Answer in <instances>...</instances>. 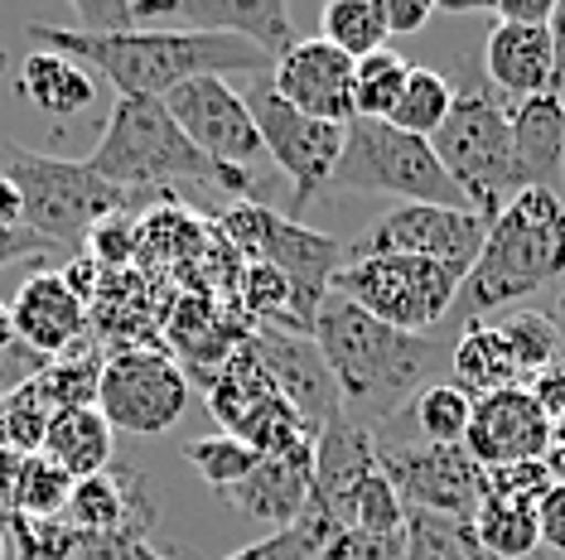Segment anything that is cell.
Instances as JSON below:
<instances>
[{
	"label": "cell",
	"instance_id": "6da1fadb",
	"mask_svg": "<svg viewBox=\"0 0 565 560\" xmlns=\"http://www.w3.org/2000/svg\"><path fill=\"white\" fill-rule=\"evenodd\" d=\"M34 49L63 54L83 68L102 73L117 97L164 101L174 87L194 78H223V73H266L271 58L237 34H203V30H150V34H78L68 24L34 20L24 30Z\"/></svg>",
	"mask_w": 565,
	"mask_h": 560
},
{
	"label": "cell",
	"instance_id": "7a4b0ae2",
	"mask_svg": "<svg viewBox=\"0 0 565 560\" xmlns=\"http://www.w3.org/2000/svg\"><path fill=\"white\" fill-rule=\"evenodd\" d=\"M310 338L319 343L333 381H339L343 416H353L367 430L377 420H392L406 401H416L430 387L435 338L402 334L343 295H329L319 304Z\"/></svg>",
	"mask_w": 565,
	"mask_h": 560
},
{
	"label": "cell",
	"instance_id": "3957f363",
	"mask_svg": "<svg viewBox=\"0 0 565 560\" xmlns=\"http://www.w3.org/2000/svg\"><path fill=\"white\" fill-rule=\"evenodd\" d=\"M87 170L97 180L126 189V194H150L160 184L194 180L247 203V194L256 189L252 170H233V164L209 160L194 140L179 131V121L164 111V101H146V97H117L107 131H102L93 155H87Z\"/></svg>",
	"mask_w": 565,
	"mask_h": 560
},
{
	"label": "cell",
	"instance_id": "277c9868",
	"mask_svg": "<svg viewBox=\"0 0 565 560\" xmlns=\"http://www.w3.org/2000/svg\"><path fill=\"white\" fill-rule=\"evenodd\" d=\"M565 271V198L546 189H522L518 198L488 223L483 251L459 286V310L469 320L526 300Z\"/></svg>",
	"mask_w": 565,
	"mask_h": 560
},
{
	"label": "cell",
	"instance_id": "5b68a950",
	"mask_svg": "<svg viewBox=\"0 0 565 560\" xmlns=\"http://www.w3.org/2000/svg\"><path fill=\"white\" fill-rule=\"evenodd\" d=\"M0 174L15 184L24 203V227L44 237L49 247H87L97 223L117 218L136 208L146 194H126V189L97 180L87 160H54L40 150H24L20 140L0 136Z\"/></svg>",
	"mask_w": 565,
	"mask_h": 560
},
{
	"label": "cell",
	"instance_id": "8992f818",
	"mask_svg": "<svg viewBox=\"0 0 565 560\" xmlns=\"http://www.w3.org/2000/svg\"><path fill=\"white\" fill-rule=\"evenodd\" d=\"M435 160L459 184V194L483 223H493L512 198L522 194L518 155H512V126L508 107L498 101L493 87H469L455 93L445 126L430 136Z\"/></svg>",
	"mask_w": 565,
	"mask_h": 560
},
{
	"label": "cell",
	"instance_id": "52a82bcc",
	"mask_svg": "<svg viewBox=\"0 0 565 560\" xmlns=\"http://www.w3.org/2000/svg\"><path fill=\"white\" fill-rule=\"evenodd\" d=\"M329 189L333 194H387L402 203H430V208H469L459 184L435 160L430 140L363 117L343 126V155L333 164Z\"/></svg>",
	"mask_w": 565,
	"mask_h": 560
},
{
	"label": "cell",
	"instance_id": "ba28073f",
	"mask_svg": "<svg viewBox=\"0 0 565 560\" xmlns=\"http://www.w3.org/2000/svg\"><path fill=\"white\" fill-rule=\"evenodd\" d=\"M223 241H233L247 261H262L290 280V320L300 334L315 329L319 304L333 295V276L349 266V247L315 227H300L295 218L262 208V203H237L223 213Z\"/></svg>",
	"mask_w": 565,
	"mask_h": 560
},
{
	"label": "cell",
	"instance_id": "9c48e42d",
	"mask_svg": "<svg viewBox=\"0 0 565 560\" xmlns=\"http://www.w3.org/2000/svg\"><path fill=\"white\" fill-rule=\"evenodd\" d=\"M459 286L465 276L426 257H353L333 276V295L353 300L402 334H430L445 324V314L459 304Z\"/></svg>",
	"mask_w": 565,
	"mask_h": 560
},
{
	"label": "cell",
	"instance_id": "30bf717a",
	"mask_svg": "<svg viewBox=\"0 0 565 560\" xmlns=\"http://www.w3.org/2000/svg\"><path fill=\"white\" fill-rule=\"evenodd\" d=\"M97 411L111 430L164 435L189 411V373L160 343H121L102 358Z\"/></svg>",
	"mask_w": 565,
	"mask_h": 560
},
{
	"label": "cell",
	"instance_id": "8fae6325",
	"mask_svg": "<svg viewBox=\"0 0 565 560\" xmlns=\"http://www.w3.org/2000/svg\"><path fill=\"white\" fill-rule=\"evenodd\" d=\"M247 111L262 136V150L276 160V170L290 180L295 213L310 208L315 194H324L333 180V164L343 155V126L315 121L305 111H295L290 101L276 97L271 78H256L247 93Z\"/></svg>",
	"mask_w": 565,
	"mask_h": 560
},
{
	"label": "cell",
	"instance_id": "7c38bea8",
	"mask_svg": "<svg viewBox=\"0 0 565 560\" xmlns=\"http://www.w3.org/2000/svg\"><path fill=\"white\" fill-rule=\"evenodd\" d=\"M377 469L387 474L396 498L406 503V513H435L473 521V513L488 498L483 469L473 464L465 444H387L377 440Z\"/></svg>",
	"mask_w": 565,
	"mask_h": 560
},
{
	"label": "cell",
	"instance_id": "4fadbf2b",
	"mask_svg": "<svg viewBox=\"0 0 565 560\" xmlns=\"http://www.w3.org/2000/svg\"><path fill=\"white\" fill-rule=\"evenodd\" d=\"M488 223L473 208H430V203H396L387 218H377L363 241L349 247L353 257H426L469 276L483 251Z\"/></svg>",
	"mask_w": 565,
	"mask_h": 560
},
{
	"label": "cell",
	"instance_id": "5bb4252c",
	"mask_svg": "<svg viewBox=\"0 0 565 560\" xmlns=\"http://www.w3.org/2000/svg\"><path fill=\"white\" fill-rule=\"evenodd\" d=\"M372 474H377V435L353 416H339L315 435V483L300 521L319 537V546L353 527V498Z\"/></svg>",
	"mask_w": 565,
	"mask_h": 560
},
{
	"label": "cell",
	"instance_id": "9a60e30c",
	"mask_svg": "<svg viewBox=\"0 0 565 560\" xmlns=\"http://www.w3.org/2000/svg\"><path fill=\"white\" fill-rule=\"evenodd\" d=\"M252 353L262 358L266 377L276 381L280 401L290 406L295 416L305 420V430H310V440L319 435L324 426L343 416V397H339V381H333L324 353H319V343L310 334H295V329H252L247 334Z\"/></svg>",
	"mask_w": 565,
	"mask_h": 560
},
{
	"label": "cell",
	"instance_id": "2e32d148",
	"mask_svg": "<svg viewBox=\"0 0 565 560\" xmlns=\"http://www.w3.org/2000/svg\"><path fill=\"white\" fill-rule=\"evenodd\" d=\"M164 111L179 121L194 146L217 164H233V170H247L262 150V136H256V121L247 111V97L233 93L227 78H194L184 87H174L164 97Z\"/></svg>",
	"mask_w": 565,
	"mask_h": 560
},
{
	"label": "cell",
	"instance_id": "e0dca14e",
	"mask_svg": "<svg viewBox=\"0 0 565 560\" xmlns=\"http://www.w3.org/2000/svg\"><path fill=\"white\" fill-rule=\"evenodd\" d=\"M271 87L280 101L315 121H353V58L324 40H295L271 63Z\"/></svg>",
	"mask_w": 565,
	"mask_h": 560
},
{
	"label": "cell",
	"instance_id": "ac0fdd59",
	"mask_svg": "<svg viewBox=\"0 0 565 560\" xmlns=\"http://www.w3.org/2000/svg\"><path fill=\"white\" fill-rule=\"evenodd\" d=\"M465 450L473 454V464L479 469L542 460V454L551 450V420H546L542 406L532 401V391L526 387L493 391V397L473 401Z\"/></svg>",
	"mask_w": 565,
	"mask_h": 560
},
{
	"label": "cell",
	"instance_id": "d6986e66",
	"mask_svg": "<svg viewBox=\"0 0 565 560\" xmlns=\"http://www.w3.org/2000/svg\"><path fill=\"white\" fill-rule=\"evenodd\" d=\"M63 521L78 537H150V527H156V493H150L140 469L117 464L73 488Z\"/></svg>",
	"mask_w": 565,
	"mask_h": 560
},
{
	"label": "cell",
	"instance_id": "ffe728a7",
	"mask_svg": "<svg viewBox=\"0 0 565 560\" xmlns=\"http://www.w3.org/2000/svg\"><path fill=\"white\" fill-rule=\"evenodd\" d=\"M6 310H10L15 334L30 343L34 353H44V358H68V353H78L87 343V329H93L87 304L63 286L58 271L24 276V286L15 290V300H10Z\"/></svg>",
	"mask_w": 565,
	"mask_h": 560
},
{
	"label": "cell",
	"instance_id": "44dd1931",
	"mask_svg": "<svg viewBox=\"0 0 565 560\" xmlns=\"http://www.w3.org/2000/svg\"><path fill=\"white\" fill-rule=\"evenodd\" d=\"M483 68H488V87L498 97L526 101V97H542L551 87V68H556V34L551 24H503L498 20L488 30L483 44Z\"/></svg>",
	"mask_w": 565,
	"mask_h": 560
},
{
	"label": "cell",
	"instance_id": "7402d4cb",
	"mask_svg": "<svg viewBox=\"0 0 565 560\" xmlns=\"http://www.w3.org/2000/svg\"><path fill=\"white\" fill-rule=\"evenodd\" d=\"M310 483H315V450H305V454H286V460H256L252 474L237 488H227V498L237 503L242 517H256L271 531H286L310 507Z\"/></svg>",
	"mask_w": 565,
	"mask_h": 560
},
{
	"label": "cell",
	"instance_id": "603a6c76",
	"mask_svg": "<svg viewBox=\"0 0 565 560\" xmlns=\"http://www.w3.org/2000/svg\"><path fill=\"white\" fill-rule=\"evenodd\" d=\"M508 126H512V155H518L522 189L561 194V180H565V117H561L556 101H551V93L512 101Z\"/></svg>",
	"mask_w": 565,
	"mask_h": 560
},
{
	"label": "cell",
	"instance_id": "cb8c5ba5",
	"mask_svg": "<svg viewBox=\"0 0 565 560\" xmlns=\"http://www.w3.org/2000/svg\"><path fill=\"white\" fill-rule=\"evenodd\" d=\"M179 30L237 34V40L262 49L271 63L295 44L286 0H184V10H179Z\"/></svg>",
	"mask_w": 565,
	"mask_h": 560
},
{
	"label": "cell",
	"instance_id": "d4e9b609",
	"mask_svg": "<svg viewBox=\"0 0 565 560\" xmlns=\"http://www.w3.org/2000/svg\"><path fill=\"white\" fill-rule=\"evenodd\" d=\"M111 450H117V430L107 426V416L97 406H73V411H58L44 430V450L73 483L97 478L111 469Z\"/></svg>",
	"mask_w": 565,
	"mask_h": 560
},
{
	"label": "cell",
	"instance_id": "484cf974",
	"mask_svg": "<svg viewBox=\"0 0 565 560\" xmlns=\"http://www.w3.org/2000/svg\"><path fill=\"white\" fill-rule=\"evenodd\" d=\"M20 97L34 101L44 117H78V111L93 107L97 97V78L83 63L49 54V49H34L20 68Z\"/></svg>",
	"mask_w": 565,
	"mask_h": 560
},
{
	"label": "cell",
	"instance_id": "4316f807",
	"mask_svg": "<svg viewBox=\"0 0 565 560\" xmlns=\"http://www.w3.org/2000/svg\"><path fill=\"white\" fill-rule=\"evenodd\" d=\"M449 367H455V387L469 391L473 401L493 397V391H508V387H522L518 363H512L503 334H498L488 320H469L465 324L455 353H449Z\"/></svg>",
	"mask_w": 565,
	"mask_h": 560
},
{
	"label": "cell",
	"instance_id": "83f0119b",
	"mask_svg": "<svg viewBox=\"0 0 565 560\" xmlns=\"http://www.w3.org/2000/svg\"><path fill=\"white\" fill-rule=\"evenodd\" d=\"M73 483L63 469L49 460V454H24L15 464V478H10V513L30 517V521H58L73 503Z\"/></svg>",
	"mask_w": 565,
	"mask_h": 560
},
{
	"label": "cell",
	"instance_id": "f1b7e54d",
	"mask_svg": "<svg viewBox=\"0 0 565 560\" xmlns=\"http://www.w3.org/2000/svg\"><path fill=\"white\" fill-rule=\"evenodd\" d=\"M319 40L358 63L387 49V10H382V0H329L319 10Z\"/></svg>",
	"mask_w": 565,
	"mask_h": 560
},
{
	"label": "cell",
	"instance_id": "f546056e",
	"mask_svg": "<svg viewBox=\"0 0 565 560\" xmlns=\"http://www.w3.org/2000/svg\"><path fill=\"white\" fill-rule=\"evenodd\" d=\"M449 107H455V87H449L445 73L426 68V63H411L406 87H402V97H396L387 126H396V131H406V136L430 140L445 126Z\"/></svg>",
	"mask_w": 565,
	"mask_h": 560
},
{
	"label": "cell",
	"instance_id": "4dcf8cb0",
	"mask_svg": "<svg viewBox=\"0 0 565 560\" xmlns=\"http://www.w3.org/2000/svg\"><path fill=\"white\" fill-rule=\"evenodd\" d=\"M473 541L488 556H532L542 546V517L532 503H503V498H483V507L469 521Z\"/></svg>",
	"mask_w": 565,
	"mask_h": 560
},
{
	"label": "cell",
	"instance_id": "1f68e13d",
	"mask_svg": "<svg viewBox=\"0 0 565 560\" xmlns=\"http://www.w3.org/2000/svg\"><path fill=\"white\" fill-rule=\"evenodd\" d=\"M493 329L503 334L512 363H518L522 387L536 373H546L551 363L565 358V353H561V329L551 324L546 314H536V310H512V314H503V320H493Z\"/></svg>",
	"mask_w": 565,
	"mask_h": 560
},
{
	"label": "cell",
	"instance_id": "d6a6232c",
	"mask_svg": "<svg viewBox=\"0 0 565 560\" xmlns=\"http://www.w3.org/2000/svg\"><path fill=\"white\" fill-rule=\"evenodd\" d=\"M406 73H411V63L396 49H377V54L358 58L353 63V117L387 121L406 87Z\"/></svg>",
	"mask_w": 565,
	"mask_h": 560
},
{
	"label": "cell",
	"instance_id": "836d02e7",
	"mask_svg": "<svg viewBox=\"0 0 565 560\" xmlns=\"http://www.w3.org/2000/svg\"><path fill=\"white\" fill-rule=\"evenodd\" d=\"M411 406H416V426L426 435V444H465L469 420H473L469 391H459L455 381H430Z\"/></svg>",
	"mask_w": 565,
	"mask_h": 560
},
{
	"label": "cell",
	"instance_id": "e575fe53",
	"mask_svg": "<svg viewBox=\"0 0 565 560\" xmlns=\"http://www.w3.org/2000/svg\"><path fill=\"white\" fill-rule=\"evenodd\" d=\"M184 460L194 464V474L209 483V488L227 493V488H237V483L252 474L262 454H256L252 444H242L237 435H209V440H189Z\"/></svg>",
	"mask_w": 565,
	"mask_h": 560
},
{
	"label": "cell",
	"instance_id": "d590c367",
	"mask_svg": "<svg viewBox=\"0 0 565 560\" xmlns=\"http://www.w3.org/2000/svg\"><path fill=\"white\" fill-rule=\"evenodd\" d=\"M406 560H469V521L406 513Z\"/></svg>",
	"mask_w": 565,
	"mask_h": 560
},
{
	"label": "cell",
	"instance_id": "8d00e7d4",
	"mask_svg": "<svg viewBox=\"0 0 565 560\" xmlns=\"http://www.w3.org/2000/svg\"><path fill=\"white\" fill-rule=\"evenodd\" d=\"M353 527L358 531H372V537H396V531H406V503L396 498V488L387 483V474H372L363 478V488H358L353 498Z\"/></svg>",
	"mask_w": 565,
	"mask_h": 560
},
{
	"label": "cell",
	"instance_id": "74e56055",
	"mask_svg": "<svg viewBox=\"0 0 565 560\" xmlns=\"http://www.w3.org/2000/svg\"><path fill=\"white\" fill-rule=\"evenodd\" d=\"M6 541L15 546V560H73V527L68 521H30L6 513Z\"/></svg>",
	"mask_w": 565,
	"mask_h": 560
},
{
	"label": "cell",
	"instance_id": "f35d334b",
	"mask_svg": "<svg viewBox=\"0 0 565 560\" xmlns=\"http://www.w3.org/2000/svg\"><path fill=\"white\" fill-rule=\"evenodd\" d=\"M54 358H44V353H34L30 343H24L15 334V324H10V310L0 304V401L15 397V391H24L34 377L44 373V367Z\"/></svg>",
	"mask_w": 565,
	"mask_h": 560
},
{
	"label": "cell",
	"instance_id": "ab89813d",
	"mask_svg": "<svg viewBox=\"0 0 565 560\" xmlns=\"http://www.w3.org/2000/svg\"><path fill=\"white\" fill-rule=\"evenodd\" d=\"M488 483V498H503V503H542L551 493V474L542 460H522V464H503V469H483Z\"/></svg>",
	"mask_w": 565,
	"mask_h": 560
},
{
	"label": "cell",
	"instance_id": "60d3db41",
	"mask_svg": "<svg viewBox=\"0 0 565 560\" xmlns=\"http://www.w3.org/2000/svg\"><path fill=\"white\" fill-rule=\"evenodd\" d=\"M315 560H406V531L396 537H372V531H339L315 551Z\"/></svg>",
	"mask_w": 565,
	"mask_h": 560
},
{
	"label": "cell",
	"instance_id": "b9f144b4",
	"mask_svg": "<svg viewBox=\"0 0 565 560\" xmlns=\"http://www.w3.org/2000/svg\"><path fill=\"white\" fill-rule=\"evenodd\" d=\"M315 551H319V537L305 521H295L286 531H271L266 541L242 546V551H233L227 560H315Z\"/></svg>",
	"mask_w": 565,
	"mask_h": 560
},
{
	"label": "cell",
	"instance_id": "7bdbcfd3",
	"mask_svg": "<svg viewBox=\"0 0 565 560\" xmlns=\"http://www.w3.org/2000/svg\"><path fill=\"white\" fill-rule=\"evenodd\" d=\"M73 560H164L146 537H78L73 531Z\"/></svg>",
	"mask_w": 565,
	"mask_h": 560
},
{
	"label": "cell",
	"instance_id": "ee69618b",
	"mask_svg": "<svg viewBox=\"0 0 565 560\" xmlns=\"http://www.w3.org/2000/svg\"><path fill=\"white\" fill-rule=\"evenodd\" d=\"M526 391H532V401L546 411V420L556 426V420L565 416V358L551 363L546 373H536L532 381H526Z\"/></svg>",
	"mask_w": 565,
	"mask_h": 560
},
{
	"label": "cell",
	"instance_id": "f6af8a7d",
	"mask_svg": "<svg viewBox=\"0 0 565 560\" xmlns=\"http://www.w3.org/2000/svg\"><path fill=\"white\" fill-rule=\"evenodd\" d=\"M536 517H542V546L565 560V483H556V488L536 503Z\"/></svg>",
	"mask_w": 565,
	"mask_h": 560
},
{
	"label": "cell",
	"instance_id": "bcb514c9",
	"mask_svg": "<svg viewBox=\"0 0 565 560\" xmlns=\"http://www.w3.org/2000/svg\"><path fill=\"white\" fill-rule=\"evenodd\" d=\"M382 10H387V34H420L435 15L430 0H382Z\"/></svg>",
	"mask_w": 565,
	"mask_h": 560
},
{
	"label": "cell",
	"instance_id": "7dc6e473",
	"mask_svg": "<svg viewBox=\"0 0 565 560\" xmlns=\"http://www.w3.org/2000/svg\"><path fill=\"white\" fill-rule=\"evenodd\" d=\"M493 15L503 24H546L556 20V0H498Z\"/></svg>",
	"mask_w": 565,
	"mask_h": 560
},
{
	"label": "cell",
	"instance_id": "c3c4849f",
	"mask_svg": "<svg viewBox=\"0 0 565 560\" xmlns=\"http://www.w3.org/2000/svg\"><path fill=\"white\" fill-rule=\"evenodd\" d=\"M551 34H556V68H551V101L561 107L565 117V6H556V20H551Z\"/></svg>",
	"mask_w": 565,
	"mask_h": 560
},
{
	"label": "cell",
	"instance_id": "681fc988",
	"mask_svg": "<svg viewBox=\"0 0 565 560\" xmlns=\"http://www.w3.org/2000/svg\"><path fill=\"white\" fill-rule=\"evenodd\" d=\"M10 227H24V203L15 194V184L0 174V233H10Z\"/></svg>",
	"mask_w": 565,
	"mask_h": 560
},
{
	"label": "cell",
	"instance_id": "f907efd6",
	"mask_svg": "<svg viewBox=\"0 0 565 560\" xmlns=\"http://www.w3.org/2000/svg\"><path fill=\"white\" fill-rule=\"evenodd\" d=\"M469 560H508V556H488L479 541H473V531H469ZM512 560H561L556 551H546V546H536L532 556H512Z\"/></svg>",
	"mask_w": 565,
	"mask_h": 560
},
{
	"label": "cell",
	"instance_id": "816d5d0a",
	"mask_svg": "<svg viewBox=\"0 0 565 560\" xmlns=\"http://www.w3.org/2000/svg\"><path fill=\"white\" fill-rule=\"evenodd\" d=\"M542 464H546V474H551V488H556V483H565V444L551 440V450L542 454Z\"/></svg>",
	"mask_w": 565,
	"mask_h": 560
},
{
	"label": "cell",
	"instance_id": "f5cc1de1",
	"mask_svg": "<svg viewBox=\"0 0 565 560\" xmlns=\"http://www.w3.org/2000/svg\"><path fill=\"white\" fill-rule=\"evenodd\" d=\"M6 551H10V541H6V531H0V560H6Z\"/></svg>",
	"mask_w": 565,
	"mask_h": 560
},
{
	"label": "cell",
	"instance_id": "db71d44e",
	"mask_svg": "<svg viewBox=\"0 0 565 560\" xmlns=\"http://www.w3.org/2000/svg\"><path fill=\"white\" fill-rule=\"evenodd\" d=\"M0 73H6V49H0Z\"/></svg>",
	"mask_w": 565,
	"mask_h": 560
}]
</instances>
